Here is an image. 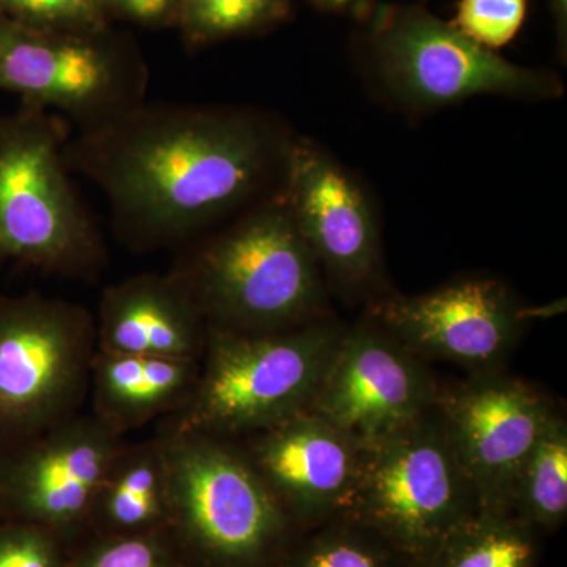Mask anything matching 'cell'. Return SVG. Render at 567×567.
I'll return each mask as SVG.
<instances>
[{
	"label": "cell",
	"mask_w": 567,
	"mask_h": 567,
	"mask_svg": "<svg viewBox=\"0 0 567 567\" xmlns=\"http://www.w3.org/2000/svg\"><path fill=\"white\" fill-rule=\"evenodd\" d=\"M290 142L259 112L144 100L70 134L65 162L106 197L117 240L151 252L197 240L282 177Z\"/></svg>",
	"instance_id": "cell-1"
},
{
	"label": "cell",
	"mask_w": 567,
	"mask_h": 567,
	"mask_svg": "<svg viewBox=\"0 0 567 567\" xmlns=\"http://www.w3.org/2000/svg\"><path fill=\"white\" fill-rule=\"evenodd\" d=\"M169 274L208 330L270 334L328 317L322 267L279 194L183 246Z\"/></svg>",
	"instance_id": "cell-2"
},
{
	"label": "cell",
	"mask_w": 567,
	"mask_h": 567,
	"mask_svg": "<svg viewBox=\"0 0 567 567\" xmlns=\"http://www.w3.org/2000/svg\"><path fill=\"white\" fill-rule=\"evenodd\" d=\"M70 126L58 112L20 103L0 117V270L31 268L96 281L110 265L99 226L65 162Z\"/></svg>",
	"instance_id": "cell-3"
},
{
	"label": "cell",
	"mask_w": 567,
	"mask_h": 567,
	"mask_svg": "<svg viewBox=\"0 0 567 567\" xmlns=\"http://www.w3.org/2000/svg\"><path fill=\"white\" fill-rule=\"evenodd\" d=\"M346 330L333 317L270 334L208 330L196 385L162 425L237 440L308 412Z\"/></svg>",
	"instance_id": "cell-4"
},
{
	"label": "cell",
	"mask_w": 567,
	"mask_h": 567,
	"mask_svg": "<svg viewBox=\"0 0 567 567\" xmlns=\"http://www.w3.org/2000/svg\"><path fill=\"white\" fill-rule=\"evenodd\" d=\"M480 513L475 488L434 409L361 442L360 472L347 516L371 528L413 567Z\"/></svg>",
	"instance_id": "cell-5"
},
{
	"label": "cell",
	"mask_w": 567,
	"mask_h": 567,
	"mask_svg": "<svg viewBox=\"0 0 567 567\" xmlns=\"http://www.w3.org/2000/svg\"><path fill=\"white\" fill-rule=\"evenodd\" d=\"M169 513L188 547L215 567H262L286 547L290 518L230 440L159 424Z\"/></svg>",
	"instance_id": "cell-6"
},
{
	"label": "cell",
	"mask_w": 567,
	"mask_h": 567,
	"mask_svg": "<svg viewBox=\"0 0 567 567\" xmlns=\"http://www.w3.org/2000/svg\"><path fill=\"white\" fill-rule=\"evenodd\" d=\"M96 352L85 306L0 295V453L84 412Z\"/></svg>",
	"instance_id": "cell-7"
},
{
	"label": "cell",
	"mask_w": 567,
	"mask_h": 567,
	"mask_svg": "<svg viewBox=\"0 0 567 567\" xmlns=\"http://www.w3.org/2000/svg\"><path fill=\"white\" fill-rule=\"evenodd\" d=\"M374 55L388 87L415 106H445L487 93L535 100L563 93L554 74L514 65L417 7L380 10Z\"/></svg>",
	"instance_id": "cell-8"
},
{
	"label": "cell",
	"mask_w": 567,
	"mask_h": 567,
	"mask_svg": "<svg viewBox=\"0 0 567 567\" xmlns=\"http://www.w3.org/2000/svg\"><path fill=\"white\" fill-rule=\"evenodd\" d=\"M102 33L44 31L0 13V91L95 125L147 100L144 63Z\"/></svg>",
	"instance_id": "cell-9"
},
{
	"label": "cell",
	"mask_w": 567,
	"mask_h": 567,
	"mask_svg": "<svg viewBox=\"0 0 567 567\" xmlns=\"http://www.w3.org/2000/svg\"><path fill=\"white\" fill-rule=\"evenodd\" d=\"M436 409L481 513L511 514L518 472L557 405L532 383L495 369L442 385Z\"/></svg>",
	"instance_id": "cell-10"
},
{
	"label": "cell",
	"mask_w": 567,
	"mask_h": 567,
	"mask_svg": "<svg viewBox=\"0 0 567 567\" xmlns=\"http://www.w3.org/2000/svg\"><path fill=\"white\" fill-rule=\"evenodd\" d=\"M369 319L424 361H450L472 372L503 369L529 312L502 282L458 279L421 295H383Z\"/></svg>",
	"instance_id": "cell-11"
},
{
	"label": "cell",
	"mask_w": 567,
	"mask_h": 567,
	"mask_svg": "<svg viewBox=\"0 0 567 567\" xmlns=\"http://www.w3.org/2000/svg\"><path fill=\"white\" fill-rule=\"evenodd\" d=\"M440 388L427 361L365 317L347 327L311 412L368 442L434 409Z\"/></svg>",
	"instance_id": "cell-12"
},
{
	"label": "cell",
	"mask_w": 567,
	"mask_h": 567,
	"mask_svg": "<svg viewBox=\"0 0 567 567\" xmlns=\"http://www.w3.org/2000/svg\"><path fill=\"white\" fill-rule=\"evenodd\" d=\"M126 436L81 412L0 453V518L51 529L91 518L96 491Z\"/></svg>",
	"instance_id": "cell-13"
},
{
	"label": "cell",
	"mask_w": 567,
	"mask_h": 567,
	"mask_svg": "<svg viewBox=\"0 0 567 567\" xmlns=\"http://www.w3.org/2000/svg\"><path fill=\"white\" fill-rule=\"evenodd\" d=\"M295 528L344 517L357 487L361 442L315 412L230 440Z\"/></svg>",
	"instance_id": "cell-14"
},
{
	"label": "cell",
	"mask_w": 567,
	"mask_h": 567,
	"mask_svg": "<svg viewBox=\"0 0 567 567\" xmlns=\"http://www.w3.org/2000/svg\"><path fill=\"white\" fill-rule=\"evenodd\" d=\"M278 194L323 274L346 292H371L382 267L379 229L353 178L315 145L292 141Z\"/></svg>",
	"instance_id": "cell-15"
},
{
	"label": "cell",
	"mask_w": 567,
	"mask_h": 567,
	"mask_svg": "<svg viewBox=\"0 0 567 567\" xmlns=\"http://www.w3.org/2000/svg\"><path fill=\"white\" fill-rule=\"evenodd\" d=\"M95 322L100 352L200 361L207 342L203 315L169 271L107 286Z\"/></svg>",
	"instance_id": "cell-16"
},
{
	"label": "cell",
	"mask_w": 567,
	"mask_h": 567,
	"mask_svg": "<svg viewBox=\"0 0 567 567\" xmlns=\"http://www.w3.org/2000/svg\"><path fill=\"white\" fill-rule=\"evenodd\" d=\"M199 363L99 350L89 390L91 413L122 436L173 416L188 401Z\"/></svg>",
	"instance_id": "cell-17"
},
{
	"label": "cell",
	"mask_w": 567,
	"mask_h": 567,
	"mask_svg": "<svg viewBox=\"0 0 567 567\" xmlns=\"http://www.w3.org/2000/svg\"><path fill=\"white\" fill-rule=\"evenodd\" d=\"M169 476L162 436L126 440L107 465L92 514L114 528V535L155 532L167 522Z\"/></svg>",
	"instance_id": "cell-18"
},
{
	"label": "cell",
	"mask_w": 567,
	"mask_h": 567,
	"mask_svg": "<svg viewBox=\"0 0 567 567\" xmlns=\"http://www.w3.org/2000/svg\"><path fill=\"white\" fill-rule=\"evenodd\" d=\"M511 514L533 529L551 532L567 516V421L555 413L516 480Z\"/></svg>",
	"instance_id": "cell-19"
},
{
	"label": "cell",
	"mask_w": 567,
	"mask_h": 567,
	"mask_svg": "<svg viewBox=\"0 0 567 567\" xmlns=\"http://www.w3.org/2000/svg\"><path fill=\"white\" fill-rule=\"evenodd\" d=\"M536 529L513 514L477 513L423 567H535Z\"/></svg>",
	"instance_id": "cell-20"
},
{
	"label": "cell",
	"mask_w": 567,
	"mask_h": 567,
	"mask_svg": "<svg viewBox=\"0 0 567 567\" xmlns=\"http://www.w3.org/2000/svg\"><path fill=\"white\" fill-rule=\"evenodd\" d=\"M278 567H413L371 528L344 516L309 529Z\"/></svg>",
	"instance_id": "cell-21"
},
{
	"label": "cell",
	"mask_w": 567,
	"mask_h": 567,
	"mask_svg": "<svg viewBox=\"0 0 567 567\" xmlns=\"http://www.w3.org/2000/svg\"><path fill=\"white\" fill-rule=\"evenodd\" d=\"M287 0H181L178 20L194 43L254 31L284 17Z\"/></svg>",
	"instance_id": "cell-22"
},
{
	"label": "cell",
	"mask_w": 567,
	"mask_h": 567,
	"mask_svg": "<svg viewBox=\"0 0 567 567\" xmlns=\"http://www.w3.org/2000/svg\"><path fill=\"white\" fill-rule=\"evenodd\" d=\"M0 13L44 31L102 32L103 0H0Z\"/></svg>",
	"instance_id": "cell-23"
},
{
	"label": "cell",
	"mask_w": 567,
	"mask_h": 567,
	"mask_svg": "<svg viewBox=\"0 0 567 567\" xmlns=\"http://www.w3.org/2000/svg\"><path fill=\"white\" fill-rule=\"evenodd\" d=\"M527 14V0H461L454 25L487 50L505 47Z\"/></svg>",
	"instance_id": "cell-24"
},
{
	"label": "cell",
	"mask_w": 567,
	"mask_h": 567,
	"mask_svg": "<svg viewBox=\"0 0 567 567\" xmlns=\"http://www.w3.org/2000/svg\"><path fill=\"white\" fill-rule=\"evenodd\" d=\"M0 567H61L51 529L0 518Z\"/></svg>",
	"instance_id": "cell-25"
},
{
	"label": "cell",
	"mask_w": 567,
	"mask_h": 567,
	"mask_svg": "<svg viewBox=\"0 0 567 567\" xmlns=\"http://www.w3.org/2000/svg\"><path fill=\"white\" fill-rule=\"evenodd\" d=\"M158 529L114 535L82 557L76 567H169Z\"/></svg>",
	"instance_id": "cell-26"
},
{
	"label": "cell",
	"mask_w": 567,
	"mask_h": 567,
	"mask_svg": "<svg viewBox=\"0 0 567 567\" xmlns=\"http://www.w3.org/2000/svg\"><path fill=\"white\" fill-rule=\"evenodd\" d=\"M104 6L142 24H162L178 18L181 0H103Z\"/></svg>",
	"instance_id": "cell-27"
},
{
	"label": "cell",
	"mask_w": 567,
	"mask_h": 567,
	"mask_svg": "<svg viewBox=\"0 0 567 567\" xmlns=\"http://www.w3.org/2000/svg\"><path fill=\"white\" fill-rule=\"evenodd\" d=\"M550 3L555 20H557L559 33L563 32V35H566L567 0H550Z\"/></svg>",
	"instance_id": "cell-28"
},
{
	"label": "cell",
	"mask_w": 567,
	"mask_h": 567,
	"mask_svg": "<svg viewBox=\"0 0 567 567\" xmlns=\"http://www.w3.org/2000/svg\"><path fill=\"white\" fill-rule=\"evenodd\" d=\"M316 2L319 3V6L324 7V9L338 10L350 6L353 0H316Z\"/></svg>",
	"instance_id": "cell-29"
}]
</instances>
